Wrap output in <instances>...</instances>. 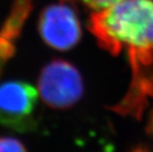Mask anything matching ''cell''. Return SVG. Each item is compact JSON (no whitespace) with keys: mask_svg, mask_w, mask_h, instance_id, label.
I'll use <instances>...</instances> for the list:
<instances>
[{"mask_svg":"<svg viewBox=\"0 0 153 152\" xmlns=\"http://www.w3.org/2000/svg\"><path fill=\"white\" fill-rule=\"evenodd\" d=\"M88 29L111 54L126 51L131 82L113 109L122 116L140 119L153 100V0H122L93 12Z\"/></svg>","mask_w":153,"mask_h":152,"instance_id":"1","label":"cell"},{"mask_svg":"<svg viewBox=\"0 0 153 152\" xmlns=\"http://www.w3.org/2000/svg\"><path fill=\"white\" fill-rule=\"evenodd\" d=\"M38 92L51 108H70L83 95L82 78L79 71L71 63L55 59L42 70L38 81Z\"/></svg>","mask_w":153,"mask_h":152,"instance_id":"2","label":"cell"},{"mask_svg":"<svg viewBox=\"0 0 153 152\" xmlns=\"http://www.w3.org/2000/svg\"><path fill=\"white\" fill-rule=\"evenodd\" d=\"M38 95L35 87L23 81L0 84V124L18 131L33 128Z\"/></svg>","mask_w":153,"mask_h":152,"instance_id":"3","label":"cell"},{"mask_svg":"<svg viewBox=\"0 0 153 152\" xmlns=\"http://www.w3.org/2000/svg\"><path fill=\"white\" fill-rule=\"evenodd\" d=\"M38 28L45 43L57 50H67L75 47L82 35L79 19L67 2L44 9Z\"/></svg>","mask_w":153,"mask_h":152,"instance_id":"4","label":"cell"},{"mask_svg":"<svg viewBox=\"0 0 153 152\" xmlns=\"http://www.w3.org/2000/svg\"><path fill=\"white\" fill-rule=\"evenodd\" d=\"M120 1H122V0H60V2L79 3V4L85 6L86 8L93 10V12L110 7V6L116 4Z\"/></svg>","mask_w":153,"mask_h":152,"instance_id":"5","label":"cell"},{"mask_svg":"<svg viewBox=\"0 0 153 152\" xmlns=\"http://www.w3.org/2000/svg\"><path fill=\"white\" fill-rule=\"evenodd\" d=\"M0 152H27L25 146L16 138L0 137Z\"/></svg>","mask_w":153,"mask_h":152,"instance_id":"6","label":"cell"},{"mask_svg":"<svg viewBox=\"0 0 153 152\" xmlns=\"http://www.w3.org/2000/svg\"><path fill=\"white\" fill-rule=\"evenodd\" d=\"M148 130H149V132H151V133H153V112H152V114H151L150 121H149Z\"/></svg>","mask_w":153,"mask_h":152,"instance_id":"7","label":"cell"},{"mask_svg":"<svg viewBox=\"0 0 153 152\" xmlns=\"http://www.w3.org/2000/svg\"><path fill=\"white\" fill-rule=\"evenodd\" d=\"M6 62H7V60H6L5 59H3L2 56H0V73H1V71H2L3 67H4Z\"/></svg>","mask_w":153,"mask_h":152,"instance_id":"8","label":"cell"},{"mask_svg":"<svg viewBox=\"0 0 153 152\" xmlns=\"http://www.w3.org/2000/svg\"><path fill=\"white\" fill-rule=\"evenodd\" d=\"M133 152H149V151L146 149H142V148H138V149H135Z\"/></svg>","mask_w":153,"mask_h":152,"instance_id":"9","label":"cell"}]
</instances>
